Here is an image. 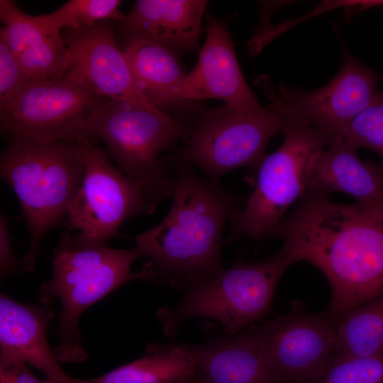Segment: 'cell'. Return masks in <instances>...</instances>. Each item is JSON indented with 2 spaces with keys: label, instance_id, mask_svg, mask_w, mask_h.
<instances>
[{
  "label": "cell",
  "instance_id": "cell-4",
  "mask_svg": "<svg viewBox=\"0 0 383 383\" xmlns=\"http://www.w3.org/2000/svg\"><path fill=\"white\" fill-rule=\"evenodd\" d=\"M6 138L0 157L1 177L22 209L30 235L23 264L31 272L42 238L51 228L62 226L83 180L81 141L40 143L21 135Z\"/></svg>",
  "mask_w": 383,
  "mask_h": 383
},
{
  "label": "cell",
  "instance_id": "cell-27",
  "mask_svg": "<svg viewBox=\"0 0 383 383\" xmlns=\"http://www.w3.org/2000/svg\"><path fill=\"white\" fill-rule=\"evenodd\" d=\"M28 82L18 56L0 31V106L7 104Z\"/></svg>",
  "mask_w": 383,
  "mask_h": 383
},
{
  "label": "cell",
  "instance_id": "cell-21",
  "mask_svg": "<svg viewBox=\"0 0 383 383\" xmlns=\"http://www.w3.org/2000/svg\"><path fill=\"white\" fill-rule=\"evenodd\" d=\"M337 356L383 353V295L355 308L337 323Z\"/></svg>",
  "mask_w": 383,
  "mask_h": 383
},
{
  "label": "cell",
  "instance_id": "cell-25",
  "mask_svg": "<svg viewBox=\"0 0 383 383\" xmlns=\"http://www.w3.org/2000/svg\"><path fill=\"white\" fill-rule=\"evenodd\" d=\"M355 148H367L383 154V91L360 111L335 137Z\"/></svg>",
  "mask_w": 383,
  "mask_h": 383
},
{
  "label": "cell",
  "instance_id": "cell-30",
  "mask_svg": "<svg viewBox=\"0 0 383 383\" xmlns=\"http://www.w3.org/2000/svg\"><path fill=\"white\" fill-rule=\"evenodd\" d=\"M184 383H201V380L189 382H184Z\"/></svg>",
  "mask_w": 383,
  "mask_h": 383
},
{
  "label": "cell",
  "instance_id": "cell-32",
  "mask_svg": "<svg viewBox=\"0 0 383 383\" xmlns=\"http://www.w3.org/2000/svg\"><path fill=\"white\" fill-rule=\"evenodd\" d=\"M382 167H383V166H382Z\"/></svg>",
  "mask_w": 383,
  "mask_h": 383
},
{
  "label": "cell",
  "instance_id": "cell-22",
  "mask_svg": "<svg viewBox=\"0 0 383 383\" xmlns=\"http://www.w3.org/2000/svg\"><path fill=\"white\" fill-rule=\"evenodd\" d=\"M17 56L29 82L50 81L63 77L68 49L60 32H54Z\"/></svg>",
  "mask_w": 383,
  "mask_h": 383
},
{
  "label": "cell",
  "instance_id": "cell-11",
  "mask_svg": "<svg viewBox=\"0 0 383 383\" xmlns=\"http://www.w3.org/2000/svg\"><path fill=\"white\" fill-rule=\"evenodd\" d=\"M337 323L295 301L287 313L250 328L280 383H313L337 354Z\"/></svg>",
  "mask_w": 383,
  "mask_h": 383
},
{
  "label": "cell",
  "instance_id": "cell-28",
  "mask_svg": "<svg viewBox=\"0 0 383 383\" xmlns=\"http://www.w3.org/2000/svg\"><path fill=\"white\" fill-rule=\"evenodd\" d=\"M23 264L15 256L9 234V225L6 216H0V273L1 277L13 275L16 273Z\"/></svg>",
  "mask_w": 383,
  "mask_h": 383
},
{
  "label": "cell",
  "instance_id": "cell-24",
  "mask_svg": "<svg viewBox=\"0 0 383 383\" xmlns=\"http://www.w3.org/2000/svg\"><path fill=\"white\" fill-rule=\"evenodd\" d=\"M1 28L13 52L19 55L54 32H60L48 25L40 16L24 13L13 0L0 1Z\"/></svg>",
  "mask_w": 383,
  "mask_h": 383
},
{
  "label": "cell",
  "instance_id": "cell-15",
  "mask_svg": "<svg viewBox=\"0 0 383 383\" xmlns=\"http://www.w3.org/2000/svg\"><path fill=\"white\" fill-rule=\"evenodd\" d=\"M54 311L47 306L18 302L0 296V366L29 364L58 383H76L60 366L47 339Z\"/></svg>",
  "mask_w": 383,
  "mask_h": 383
},
{
  "label": "cell",
  "instance_id": "cell-1",
  "mask_svg": "<svg viewBox=\"0 0 383 383\" xmlns=\"http://www.w3.org/2000/svg\"><path fill=\"white\" fill-rule=\"evenodd\" d=\"M277 235L284 241L281 250L326 277L328 314L337 322L383 295V198L342 204L307 193Z\"/></svg>",
  "mask_w": 383,
  "mask_h": 383
},
{
  "label": "cell",
  "instance_id": "cell-26",
  "mask_svg": "<svg viewBox=\"0 0 383 383\" xmlns=\"http://www.w3.org/2000/svg\"><path fill=\"white\" fill-rule=\"evenodd\" d=\"M313 383H383V353L369 357L335 355Z\"/></svg>",
  "mask_w": 383,
  "mask_h": 383
},
{
  "label": "cell",
  "instance_id": "cell-5",
  "mask_svg": "<svg viewBox=\"0 0 383 383\" xmlns=\"http://www.w3.org/2000/svg\"><path fill=\"white\" fill-rule=\"evenodd\" d=\"M119 169L157 205L172 197L173 179L159 155L187 142L189 129L163 111L104 98L89 125Z\"/></svg>",
  "mask_w": 383,
  "mask_h": 383
},
{
  "label": "cell",
  "instance_id": "cell-7",
  "mask_svg": "<svg viewBox=\"0 0 383 383\" xmlns=\"http://www.w3.org/2000/svg\"><path fill=\"white\" fill-rule=\"evenodd\" d=\"M280 146L258 165L255 189L231 219L229 240L277 235L285 213L307 193L310 174L331 138L317 127L294 120Z\"/></svg>",
  "mask_w": 383,
  "mask_h": 383
},
{
  "label": "cell",
  "instance_id": "cell-20",
  "mask_svg": "<svg viewBox=\"0 0 383 383\" xmlns=\"http://www.w3.org/2000/svg\"><path fill=\"white\" fill-rule=\"evenodd\" d=\"M200 379L189 344L156 342L147 345L140 359L78 383H184Z\"/></svg>",
  "mask_w": 383,
  "mask_h": 383
},
{
  "label": "cell",
  "instance_id": "cell-19",
  "mask_svg": "<svg viewBox=\"0 0 383 383\" xmlns=\"http://www.w3.org/2000/svg\"><path fill=\"white\" fill-rule=\"evenodd\" d=\"M123 51L138 87L152 106L162 111L163 106L184 101L187 72L177 52L143 40L125 41Z\"/></svg>",
  "mask_w": 383,
  "mask_h": 383
},
{
  "label": "cell",
  "instance_id": "cell-29",
  "mask_svg": "<svg viewBox=\"0 0 383 383\" xmlns=\"http://www.w3.org/2000/svg\"><path fill=\"white\" fill-rule=\"evenodd\" d=\"M0 383H58L48 377H37L26 363L21 362L0 366Z\"/></svg>",
  "mask_w": 383,
  "mask_h": 383
},
{
  "label": "cell",
  "instance_id": "cell-13",
  "mask_svg": "<svg viewBox=\"0 0 383 383\" xmlns=\"http://www.w3.org/2000/svg\"><path fill=\"white\" fill-rule=\"evenodd\" d=\"M63 39L68 49L64 77L104 98L160 111L147 101L138 87L123 51L116 44L110 21L67 28Z\"/></svg>",
  "mask_w": 383,
  "mask_h": 383
},
{
  "label": "cell",
  "instance_id": "cell-10",
  "mask_svg": "<svg viewBox=\"0 0 383 383\" xmlns=\"http://www.w3.org/2000/svg\"><path fill=\"white\" fill-rule=\"evenodd\" d=\"M80 151L84 176L62 226L80 241L107 243L118 235L126 219L151 213L157 205L110 162L105 150L95 143L81 141Z\"/></svg>",
  "mask_w": 383,
  "mask_h": 383
},
{
  "label": "cell",
  "instance_id": "cell-18",
  "mask_svg": "<svg viewBox=\"0 0 383 383\" xmlns=\"http://www.w3.org/2000/svg\"><path fill=\"white\" fill-rule=\"evenodd\" d=\"M356 151L357 148L345 140L332 139L314 162L307 193L328 196L343 192L355 201L382 199V165L362 161Z\"/></svg>",
  "mask_w": 383,
  "mask_h": 383
},
{
  "label": "cell",
  "instance_id": "cell-31",
  "mask_svg": "<svg viewBox=\"0 0 383 383\" xmlns=\"http://www.w3.org/2000/svg\"><path fill=\"white\" fill-rule=\"evenodd\" d=\"M382 158H383V154L382 155ZM382 166H383V164H382Z\"/></svg>",
  "mask_w": 383,
  "mask_h": 383
},
{
  "label": "cell",
  "instance_id": "cell-14",
  "mask_svg": "<svg viewBox=\"0 0 383 383\" xmlns=\"http://www.w3.org/2000/svg\"><path fill=\"white\" fill-rule=\"evenodd\" d=\"M205 18L206 36L196 65L187 73L184 101L216 99L242 112L261 109L241 71L227 23L210 13Z\"/></svg>",
  "mask_w": 383,
  "mask_h": 383
},
{
  "label": "cell",
  "instance_id": "cell-3",
  "mask_svg": "<svg viewBox=\"0 0 383 383\" xmlns=\"http://www.w3.org/2000/svg\"><path fill=\"white\" fill-rule=\"evenodd\" d=\"M138 248L117 249L107 243L80 241L67 231L52 259L51 279L39 287L38 299L50 306L61 301L58 344L54 354L59 362L79 363L87 358L82 346L79 320L84 311L122 285L135 280L147 281L142 269L131 271V265L143 257Z\"/></svg>",
  "mask_w": 383,
  "mask_h": 383
},
{
  "label": "cell",
  "instance_id": "cell-6",
  "mask_svg": "<svg viewBox=\"0 0 383 383\" xmlns=\"http://www.w3.org/2000/svg\"><path fill=\"white\" fill-rule=\"evenodd\" d=\"M296 260L281 250L260 261L236 263L216 276L187 289L174 307L164 306L157 318L165 335L194 318H211L233 336L261 320L271 309L277 286Z\"/></svg>",
  "mask_w": 383,
  "mask_h": 383
},
{
  "label": "cell",
  "instance_id": "cell-17",
  "mask_svg": "<svg viewBox=\"0 0 383 383\" xmlns=\"http://www.w3.org/2000/svg\"><path fill=\"white\" fill-rule=\"evenodd\" d=\"M189 346L201 383H280L250 328Z\"/></svg>",
  "mask_w": 383,
  "mask_h": 383
},
{
  "label": "cell",
  "instance_id": "cell-9",
  "mask_svg": "<svg viewBox=\"0 0 383 383\" xmlns=\"http://www.w3.org/2000/svg\"><path fill=\"white\" fill-rule=\"evenodd\" d=\"M104 97L66 77L29 82L0 106V128L40 143L89 141V125Z\"/></svg>",
  "mask_w": 383,
  "mask_h": 383
},
{
  "label": "cell",
  "instance_id": "cell-2",
  "mask_svg": "<svg viewBox=\"0 0 383 383\" xmlns=\"http://www.w3.org/2000/svg\"><path fill=\"white\" fill-rule=\"evenodd\" d=\"M172 159L177 162L174 168L167 164L174 184L171 208L157 225L134 238L149 257L143 267L147 281L187 291L223 269V229L243 201L219 181Z\"/></svg>",
  "mask_w": 383,
  "mask_h": 383
},
{
  "label": "cell",
  "instance_id": "cell-23",
  "mask_svg": "<svg viewBox=\"0 0 383 383\" xmlns=\"http://www.w3.org/2000/svg\"><path fill=\"white\" fill-rule=\"evenodd\" d=\"M119 0H70L55 11L40 15L51 28L78 29L90 27L101 21H122L125 16Z\"/></svg>",
  "mask_w": 383,
  "mask_h": 383
},
{
  "label": "cell",
  "instance_id": "cell-8",
  "mask_svg": "<svg viewBox=\"0 0 383 383\" xmlns=\"http://www.w3.org/2000/svg\"><path fill=\"white\" fill-rule=\"evenodd\" d=\"M253 112L223 104L202 113L189 129L185 147L174 159L196 166L219 181L227 172L259 165L276 134L292 123L275 102Z\"/></svg>",
  "mask_w": 383,
  "mask_h": 383
},
{
  "label": "cell",
  "instance_id": "cell-12",
  "mask_svg": "<svg viewBox=\"0 0 383 383\" xmlns=\"http://www.w3.org/2000/svg\"><path fill=\"white\" fill-rule=\"evenodd\" d=\"M339 72L328 84L313 91L281 87L278 94L269 89L275 102L292 118L313 125L331 139L375 96L377 75L357 61L345 49Z\"/></svg>",
  "mask_w": 383,
  "mask_h": 383
},
{
  "label": "cell",
  "instance_id": "cell-16",
  "mask_svg": "<svg viewBox=\"0 0 383 383\" xmlns=\"http://www.w3.org/2000/svg\"><path fill=\"white\" fill-rule=\"evenodd\" d=\"M207 1L138 0L120 21L125 41L143 40L176 52H197Z\"/></svg>",
  "mask_w": 383,
  "mask_h": 383
}]
</instances>
